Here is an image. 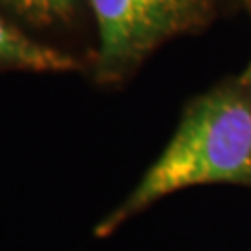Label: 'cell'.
Returning a JSON list of instances; mask_svg holds the SVG:
<instances>
[{"instance_id": "6da1fadb", "label": "cell", "mask_w": 251, "mask_h": 251, "mask_svg": "<svg viewBox=\"0 0 251 251\" xmlns=\"http://www.w3.org/2000/svg\"><path fill=\"white\" fill-rule=\"evenodd\" d=\"M210 184L251 188V60L186 102L164 151L99 222L95 236L117 233L171 194Z\"/></svg>"}, {"instance_id": "7a4b0ae2", "label": "cell", "mask_w": 251, "mask_h": 251, "mask_svg": "<svg viewBox=\"0 0 251 251\" xmlns=\"http://www.w3.org/2000/svg\"><path fill=\"white\" fill-rule=\"evenodd\" d=\"M97 50L91 78L116 90L145 62L179 37L206 32L224 13L225 0H88Z\"/></svg>"}, {"instance_id": "3957f363", "label": "cell", "mask_w": 251, "mask_h": 251, "mask_svg": "<svg viewBox=\"0 0 251 251\" xmlns=\"http://www.w3.org/2000/svg\"><path fill=\"white\" fill-rule=\"evenodd\" d=\"M0 13L32 37L76 56L91 69L97 36L88 0H0Z\"/></svg>"}, {"instance_id": "277c9868", "label": "cell", "mask_w": 251, "mask_h": 251, "mask_svg": "<svg viewBox=\"0 0 251 251\" xmlns=\"http://www.w3.org/2000/svg\"><path fill=\"white\" fill-rule=\"evenodd\" d=\"M86 65L73 54L47 45L0 13V71L73 73Z\"/></svg>"}, {"instance_id": "5b68a950", "label": "cell", "mask_w": 251, "mask_h": 251, "mask_svg": "<svg viewBox=\"0 0 251 251\" xmlns=\"http://www.w3.org/2000/svg\"><path fill=\"white\" fill-rule=\"evenodd\" d=\"M227 13H240L246 15L251 25V0H225Z\"/></svg>"}]
</instances>
